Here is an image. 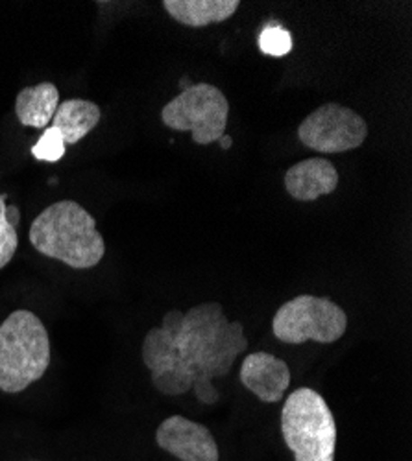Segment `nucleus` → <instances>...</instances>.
I'll return each mask as SVG.
<instances>
[{"label":"nucleus","mask_w":412,"mask_h":461,"mask_svg":"<svg viewBox=\"0 0 412 461\" xmlns=\"http://www.w3.org/2000/svg\"><path fill=\"white\" fill-rule=\"evenodd\" d=\"M28 237L41 255L74 270H89L105 255V242L96 229V220L72 200L47 207L32 221Z\"/></svg>","instance_id":"obj_1"},{"label":"nucleus","mask_w":412,"mask_h":461,"mask_svg":"<svg viewBox=\"0 0 412 461\" xmlns=\"http://www.w3.org/2000/svg\"><path fill=\"white\" fill-rule=\"evenodd\" d=\"M50 366V339L43 321L30 311L12 312L0 325V390L21 393Z\"/></svg>","instance_id":"obj_2"},{"label":"nucleus","mask_w":412,"mask_h":461,"mask_svg":"<svg viewBox=\"0 0 412 461\" xmlns=\"http://www.w3.org/2000/svg\"><path fill=\"white\" fill-rule=\"evenodd\" d=\"M281 434L294 461H334L336 420L318 392L298 388L287 397Z\"/></svg>","instance_id":"obj_3"},{"label":"nucleus","mask_w":412,"mask_h":461,"mask_svg":"<svg viewBox=\"0 0 412 461\" xmlns=\"http://www.w3.org/2000/svg\"><path fill=\"white\" fill-rule=\"evenodd\" d=\"M348 329V316L327 297L298 295L279 306L272 320L274 336L288 345L334 343Z\"/></svg>","instance_id":"obj_4"},{"label":"nucleus","mask_w":412,"mask_h":461,"mask_svg":"<svg viewBox=\"0 0 412 461\" xmlns=\"http://www.w3.org/2000/svg\"><path fill=\"white\" fill-rule=\"evenodd\" d=\"M230 102L211 84H193L161 109V121L174 131H191L200 146L216 142L226 131Z\"/></svg>","instance_id":"obj_5"},{"label":"nucleus","mask_w":412,"mask_h":461,"mask_svg":"<svg viewBox=\"0 0 412 461\" xmlns=\"http://www.w3.org/2000/svg\"><path fill=\"white\" fill-rule=\"evenodd\" d=\"M368 137V124L353 109L341 104H324L298 126V139L318 153H344L357 149Z\"/></svg>","instance_id":"obj_6"},{"label":"nucleus","mask_w":412,"mask_h":461,"mask_svg":"<svg viewBox=\"0 0 412 461\" xmlns=\"http://www.w3.org/2000/svg\"><path fill=\"white\" fill-rule=\"evenodd\" d=\"M156 441L160 448L176 456L179 461L220 459L218 445L209 429L183 415L165 419L156 432Z\"/></svg>","instance_id":"obj_7"},{"label":"nucleus","mask_w":412,"mask_h":461,"mask_svg":"<svg viewBox=\"0 0 412 461\" xmlns=\"http://www.w3.org/2000/svg\"><path fill=\"white\" fill-rule=\"evenodd\" d=\"M246 349L248 338L244 336L243 323L226 320L202 343L193 364L211 378H222L230 373L239 355Z\"/></svg>","instance_id":"obj_8"},{"label":"nucleus","mask_w":412,"mask_h":461,"mask_svg":"<svg viewBox=\"0 0 412 461\" xmlns=\"http://www.w3.org/2000/svg\"><path fill=\"white\" fill-rule=\"evenodd\" d=\"M239 378L243 386L259 401L274 404L283 401V395L290 386V369L281 358L259 351L243 360Z\"/></svg>","instance_id":"obj_9"},{"label":"nucleus","mask_w":412,"mask_h":461,"mask_svg":"<svg viewBox=\"0 0 412 461\" xmlns=\"http://www.w3.org/2000/svg\"><path fill=\"white\" fill-rule=\"evenodd\" d=\"M339 186V172L324 158H311L296 163L285 174V188L298 202H316L333 194Z\"/></svg>","instance_id":"obj_10"},{"label":"nucleus","mask_w":412,"mask_h":461,"mask_svg":"<svg viewBox=\"0 0 412 461\" xmlns=\"http://www.w3.org/2000/svg\"><path fill=\"white\" fill-rule=\"evenodd\" d=\"M226 314L220 303H202L193 306V309L183 314V325L179 334L174 338L176 348L183 360H195L202 343L216 330L220 323L226 321Z\"/></svg>","instance_id":"obj_11"},{"label":"nucleus","mask_w":412,"mask_h":461,"mask_svg":"<svg viewBox=\"0 0 412 461\" xmlns=\"http://www.w3.org/2000/svg\"><path fill=\"white\" fill-rule=\"evenodd\" d=\"M239 0H165V12L183 26L206 28L235 15Z\"/></svg>","instance_id":"obj_12"},{"label":"nucleus","mask_w":412,"mask_h":461,"mask_svg":"<svg viewBox=\"0 0 412 461\" xmlns=\"http://www.w3.org/2000/svg\"><path fill=\"white\" fill-rule=\"evenodd\" d=\"M60 105V91L50 82L24 87L15 98L17 121L26 128L47 130Z\"/></svg>","instance_id":"obj_13"},{"label":"nucleus","mask_w":412,"mask_h":461,"mask_svg":"<svg viewBox=\"0 0 412 461\" xmlns=\"http://www.w3.org/2000/svg\"><path fill=\"white\" fill-rule=\"evenodd\" d=\"M102 119V109L89 100L69 98L58 105V111L50 122L61 133L67 144H77L86 135H89Z\"/></svg>","instance_id":"obj_14"},{"label":"nucleus","mask_w":412,"mask_h":461,"mask_svg":"<svg viewBox=\"0 0 412 461\" xmlns=\"http://www.w3.org/2000/svg\"><path fill=\"white\" fill-rule=\"evenodd\" d=\"M181 355L169 332L163 329H150L142 341V362L150 375H160L178 366Z\"/></svg>","instance_id":"obj_15"},{"label":"nucleus","mask_w":412,"mask_h":461,"mask_svg":"<svg viewBox=\"0 0 412 461\" xmlns=\"http://www.w3.org/2000/svg\"><path fill=\"white\" fill-rule=\"evenodd\" d=\"M195 376H197V366L183 360V358L170 371H165L160 375H150L154 388L160 393L170 395V397H178V395H183L189 390H193Z\"/></svg>","instance_id":"obj_16"},{"label":"nucleus","mask_w":412,"mask_h":461,"mask_svg":"<svg viewBox=\"0 0 412 461\" xmlns=\"http://www.w3.org/2000/svg\"><path fill=\"white\" fill-rule=\"evenodd\" d=\"M21 212L17 207L6 205V196L0 194V270L6 267L17 253L19 237L17 225Z\"/></svg>","instance_id":"obj_17"},{"label":"nucleus","mask_w":412,"mask_h":461,"mask_svg":"<svg viewBox=\"0 0 412 461\" xmlns=\"http://www.w3.org/2000/svg\"><path fill=\"white\" fill-rule=\"evenodd\" d=\"M259 49L267 56L281 58L292 50V37L281 26H267L259 35Z\"/></svg>","instance_id":"obj_18"},{"label":"nucleus","mask_w":412,"mask_h":461,"mask_svg":"<svg viewBox=\"0 0 412 461\" xmlns=\"http://www.w3.org/2000/svg\"><path fill=\"white\" fill-rule=\"evenodd\" d=\"M32 156L47 163L60 161L65 156V142L61 139V133L56 128L49 126L32 148Z\"/></svg>","instance_id":"obj_19"},{"label":"nucleus","mask_w":412,"mask_h":461,"mask_svg":"<svg viewBox=\"0 0 412 461\" xmlns=\"http://www.w3.org/2000/svg\"><path fill=\"white\" fill-rule=\"evenodd\" d=\"M213 378L202 371L197 369V376H195V382H193V392L197 395V399L202 402V404H216L218 399H220V393L218 390L213 386Z\"/></svg>","instance_id":"obj_20"},{"label":"nucleus","mask_w":412,"mask_h":461,"mask_svg":"<svg viewBox=\"0 0 412 461\" xmlns=\"http://www.w3.org/2000/svg\"><path fill=\"white\" fill-rule=\"evenodd\" d=\"M181 325H183V312L179 311H170L163 316V330L169 332L172 336V339L179 334L181 330Z\"/></svg>","instance_id":"obj_21"},{"label":"nucleus","mask_w":412,"mask_h":461,"mask_svg":"<svg viewBox=\"0 0 412 461\" xmlns=\"http://www.w3.org/2000/svg\"><path fill=\"white\" fill-rule=\"evenodd\" d=\"M216 142H218V146H220L222 149H230V148L233 146V139H232L230 135H226V133H224Z\"/></svg>","instance_id":"obj_22"},{"label":"nucleus","mask_w":412,"mask_h":461,"mask_svg":"<svg viewBox=\"0 0 412 461\" xmlns=\"http://www.w3.org/2000/svg\"><path fill=\"white\" fill-rule=\"evenodd\" d=\"M193 84H189V78H183L181 82H179V87H181V91H185V89H189Z\"/></svg>","instance_id":"obj_23"}]
</instances>
